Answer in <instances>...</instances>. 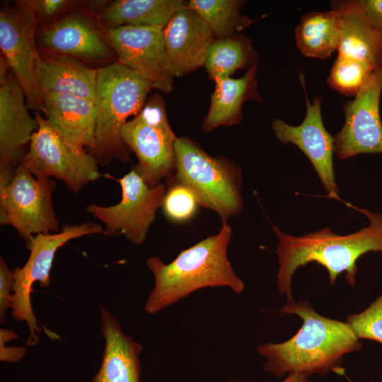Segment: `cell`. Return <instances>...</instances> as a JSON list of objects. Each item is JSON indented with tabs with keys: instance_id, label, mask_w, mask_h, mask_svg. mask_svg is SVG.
Segmentation results:
<instances>
[{
	"instance_id": "cell-6",
	"label": "cell",
	"mask_w": 382,
	"mask_h": 382,
	"mask_svg": "<svg viewBox=\"0 0 382 382\" xmlns=\"http://www.w3.org/2000/svg\"><path fill=\"white\" fill-rule=\"evenodd\" d=\"M122 138L137 158L132 168L148 186H156L173 175L178 137L170 127L165 100L159 92L153 93L139 113L125 124Z\"/></svg>"
},
{
	"instance_id": "cell-2",
	"label": "cell",
	"mask_w": 382,
	"mask_h": 382,
	"mask_svg": "<svg viewBox=\"0 0 382 382\" xmlns=\"http://www.w3.org/2000/svg\"><path fill=\"white\" fill-rule=\"evenodd\" d=\"M346 204L364 214L369 220V226L348 235L335 233L326 227L296 236L286 234L272 225L278 239L275 250L279 262L277 290L286 296L289 303L294 302L291 280L299 267L315 262L327 270L331 285L345 272L347 283L354 286L359 258L370 251L382 253V214Z\"/></svg>"
},
{
	"instance_id": "cell-32",
	"label": "cell",
	"mask_w": 382,
	"mask_h": 382,
	"mask_svg": "<svg viewBox=\"0 0 382 382\" xmlns=\"http://www.w3.org/2000/svg\"><path fill=\"white\" fill-rule=\"evenodd\" d=\"M346 3L361 13L382 35V0H347Z\"/></svg>"
},
{
	"instance_id": "cell-5",
	"label": "cell",
	"mask_w": 382,
	"mask_h": 382,
	"mask_svg": "<svg viewBox=\"0 0 382 382\" xmlns=\"http://www.w3.org/2000/svg\"><path fill=\"white\" fill-rule=\"evenodd\" d=\"M176 167L167 184L190 187L199 204L215 212L222 221L239 214L243 207L242 172L236 163L225 156H212L195 141L178 137L175 143Z\"/></svg>"
},
{
	"instance_id": "cell-21",
	"label": "cell",
	"mask_w": 382,
	"mask_h": 382,
	"mask_svg": "<svg viewBox=\"0 0 382 382\" xmlns=\"http://www.w3.org/2000/svg\"><path fill=\"white\" fill-rule=\"evenodd\" d=\"M38 86L45 93L67 94L94 102L98 70L65 55L40 53Z\"/></svg>"
},
{
	"instance_id": "cell-25",
	"label": "cell",
	"mask_w": 382,
	"mask_h": 382,
	"mask_svg": "<svg viewBox=\"0 0 382 382\" xmlns=\"http://www.w3.org/2000/svg\"><path fill=\"white\" fill-rule=\"evenodd\" d=\"M252 40L241 33L216 39L210 45L204 67L212 81L231 76L239 69L257 63Z\"/></svg>"
},
{
	"instance_id": "cell-7",
	"label": "cell",
	"mask_w": 382,
	"mask_h": 382,
	"mask_svg": "<svg viewBox=\"0 0 382 382\" xmlns=\"http://www.w3.org/2000/svg\"><path fill=\"white\" fill-rule=\"evenodd\" d=\"M102 233L100 224L88 221L64 225L58 233L36 234L26 241L30 255L23 267L13 270L14 284L11 308L14 320L28 324L30 333L27 345H37L42 331L32 308L30 295L33 283L38 282L45 289L50 286V270L56 252L60 247L72 239Z\"/></svg>"
},
{
	"instance_id": "cell-9",
	"label": "cell",
	"mask_w": 382,
	"mask_h": 382,
	"mask_svg": "<svg viewBox=\"0 0 382 382\" xmlns=\"http://www.w3.org/2000/svg\"><path fill=\"white\" fill-rule=\"evenodd\" d=\"M38 24L33 10L22 0L1 4L0 48L21 86L29 110L43 112L38 86L40 54L36 43Z\"/></svg>"
},
{
	"instance_id": "cell-33",
	"label": "cell",
	"mask_w": 382,
	"mask_h": 382,
	"mask_svg": "<svg viewBox=\"0 0 382 382\" xmlns=\"http://www.w3.org/2000/svg\"><path fill=\"white\" fill-rule=\"evenodd\" d=\"M27 352L24 346H11L7 347L3 341H0V361L16 363L21 360Z\"/></svg>"
},
{
	"instance_id": "cell-30",
	"label": "cell",
	"mask_w": 382,
	"mask_h": 382,
	"mask_svg": "<svg viewBox=\"0 0 382 382\" xmlns=\"http://www.w3.org/2000/svg\"><path fill=\"white\" fill-rule=\"evenodd\" d=\"M36 17L38 28L55 23L79 6L80 1L22 0Z\"/></svg>"
},
{
	"instance_id": "cell-17",
	"label": "cell",
	"mask_w": 382,
	"mask_h": 382,
	"mask_svg": "<svg viewBox=\"0 0 382 382\" xmlns=\"http://www.w3.org/2000/svg\"><path fill=\"white\" fill-rule=\"evenodd\" d=\"M37 128L25 93L11 71L0 83V161L19 165Z\"/></svg>"
},
{
	"instance_id": "cell-10",
	"label": "cell",
	"mask_w": 382,
	"mask_h": 382,
	"mask_svg": "<svg viewBox=\"0 0 382 382\" xmlns=\"http://www.w3.org/2000/svg\"><path fill=\"white\" fill-rule=\"evenodd\" d=\"M56 187L54 179L35 178L20 163L10 186L0 192V224L13 227L25 242L36 234L59 232L52 199Z\"/></svg>"
},
{
	"instance_id": "cell-22",
	"label": "cell",
	"mask_w": 382,
	"mask_h": 382,
	"mask_svg": "<svg viewBox=\"0 0 382 382\" xmlns=\"http://www.w3.org/2000/svg\"><path fill=\"white\" fill-rule=\"evenodd\" d=\"M187 4L183 0L108 1L98 14L97 21L103 30L124 25L163 29Z\"/></svg>"
},
{
	"instance_id": "cell-13",
	"label": "cell",
	"mask_w": 382,
	"mask_h": 382,
	"mask_svg": "<svg viewBox=\"0 0 382 382\" xmlns=\"http://www.w3.org/2000/svg\"><path fill=\"white\" fill-rule=\"evenodd\" d=\"M382 63L354 96L343 105L345 123L334 137L335 153L340 160L360 154H382Z\"/></svg>"
},
{
	"instance_id": "cell-20",
	"label": "cell",
	"mask_w": 382,
	"mask_h": 382,
	"mask_svg": "<svg viewBox=\"0 0 382 382\" xmlns=\"http://www.w3.org/2000/svg\"><path fill=\"white\" fill-rule=\"evenodd\" d=\"M257 66L258 62L248 68L241 78L224 77L214 81L209 109L202 125L204 133L221 126L240 124L243 118L242 107L245 101L263 102L257 90Z\"/></svg>"
},
{
	"instance_id": "cell-15",
	"label": "cell",
	"mask_w": 382,
	"mask_h": 382,
	"mask_svg": "<svg viewBox=\"0 0 382 382\" xmlns=\"http://www.w3.org/2000/svg\"><path fill=\"white\" fill-rule=\"evenodd\" d=\"M103 31L117 54V62L149 83L152 88L162 93L173 90L174 77L166 64L162 29L124 25Z\"/></svg>"
},
{
	"instance_id": "cell-18",
	"label": "cell",
	"mask_w": 382,
	"mask_h": 382,
	"mask_svg": "<svg viewBox=\"0 0 382 382\" xmlns=\"http://www.w3.org/2000/svg\"><path fill=\"white\" fill-rule=\"evenodd\" d=\"M99 309L105 345L100 366L91 382H140L141 345L123 331L117 319L100 302Z\"/></svg>"
},
{
	"instance_id": "cell-3",
	"label": "cell",
	"mask_w": 382,
	"mask_h": 382,
	"mask_svg": "<svg viewBox=\"0 0 382 382\" xmlns=\"http://www.w3.org/2000/svg\"><path fill=\"white\" fill-rule=\"evenodd\" d=\"M232 235L231 226L222 221L220 231L180 252L170 263L158 256L151 257L146 265L154 277V286L144 311L156 315L195 291L206 287L226 286L236 294L245 289L227 257Z\"/></svg>"
},
{
	"instance_id": "cell-4",
	"label": "cell",
	"mask_w": 382,
	"mask_h": 382,
	"mask_svg": "<svg viewBox=\"0 0 382 382\" xmlns=\"http://www.w3.org/2000/svg\"><path fill=\"white\" fill-rule=\"evenodd\" d=\"M151 89L149 83L117 62L98 69L93 146L87 151L99 166L113 159L129 161L122 131L127 119L141 110Z\"/></svg>"
},
{
	"instance_id": "cell-14",
	"label": "cell",
	"mask_w": 382,
	"mask_h": 382,
	"mask_svg": "<svg viewBox=\"0 0 382 382\" xmlns=\"http://www.w3.org/2000/svg\"><path fill=\"white\" fill-rule=\"evenodd\" d=\"M300 79L306 103L303 120L299 125L292 126L281 119H274L271 124L272 129L279 141L285 144H294L308 157L328 197L340 199L334 173V137L323 125L322 99L316 96L311 103L305 88L304 76L301 74Z\"/></svg>"
},
{
	"instance_id": "cell-27",
	"label": "cell",
	"mask_w": 382,
	"mask_h": 382,
	"mask_svg": "<svg viewBox=\"0 0 382 382\" xmlns=\"http://www.w3.org/2000/svg\"><path fill=\"white\" fill-rule=\"evenodd\" d=\"M375 69L366 62L337 54L328 83L341 94L355 96Z\"/></svg>"
},
{
	"instance_id": "cell-16",
	"label": "cell",
	"mask_w": 382,
	"mask_h": 382,
	"mask_svg": "<svg viewBox=\"0 0 382 382\" xmlns=\"http://www.w3.org/2000/svg\"><path fill=\"white\" fill-rule=\"evenodd\" d=\"M216 40L207 23L187 6L162 29V45L168 70L180 77L204 66L209 48Z\"/></svg>"
},
{
	"instance_id": "cell-26",
	"label": "cell",
	"mask_w": 382,
	"mask_h": 382,
	"mask_svg": "<svg viewBox=\"0 0 382 382\" xmlns=\"http://www.w3.org/2000/svg\"><path fill=\"white\" fill-rule=\"evenodd\" d=\"M241 0H190L187 7L207 23L216 39H224L239 33L253 21L241 14L245 4Z\"/></svg>"
},
{
	"instance_id": "cell-1",
	"label": "cell",
	"mask_w": 382,
	"mask_h": 382,
	"mask_svg": "<svg viewBox=\"0 0 382 382\" xmlns=\"http://www.w3.org/2000/svg\"><path fill=\"white\" fill-rule=\"evenodd\" d=\"M279 311L301 318L302 326L288 340L257 347L265 357L264 370L281 377L293 373L325 376L345 374L344 355L359 352L362 344L347 322L326 318L317 313L306 299L287 303Z\"/></svg>"
},
{
	"instance_id": "cell-19",
	"label": "cell",
	"mask_w": 382,
	"mask_h": 382,
	"mask_svg": "<svg viewBox=\"0 0 382 382\" xmlns=\"http://www.w3.org/2000/svg\"><path fill=\"white\" fill-rule=\"evenodd\" d=\"M48 123L71 144L87 150L93 146L96 109L92 100L67 94L41 96Z\"/></svg>"
},
{
	"instance_id": "cell-29",
	"label": "cell",
	"mask_w": 382,
	"mask_h": 382,
	"mask_svg": "<svg viewBox=\"0 0 382 382\" xmlns=\"http://www.w3.org/2000/svg\"><path fill=\"white\" fill-rule=\"evenodd\" d=\"M359 339L382 344V293L364 311L349 315L346 321Z\"/></svg>"
},
{
	"instance_id": "cell-23",
	"label": "cell",
	"mask_w": 382,
	"mask_h": 382,
	"mask_svg": "<svg viewBox=\"0 0 382 382\" xmlns=\"http://www.w3.org/2000/svg\"><path fill=\"white\" fill-rule=\"evenodd\" d=\"M340 15L342 35L338 54L366 62L374 68L382 63V35L345 1H333Z\"/></svg>"
},
{
	"instance_id": "cell-31",
	"label": "cell",
	"mask_w": 382,
	"mask_h": 382,
	"mask_svg": "<svg viewBox=\"0 0 382 382\" xmlns=\"http://www.w3.org/2000/svg\"><path fill=\"white\" fill-rule=\"evenodd\" d=\"M14 284L13 271L11 270L4 258L0 257V322L4 323L6 312L12 303Z\"/></svg>"
},
{
	"instance_id": "cell-11",
	"label": "cell",
	"mask_w": 382,
	"mask_h": 382,
	"mask_svg": "<svg viewBox=\"0 0 382 382\" xmlns=\"http://www.w3.org/2000/svg\"><path fill=\"white\" fill-rule=\"evenodd\" d=\"M106 177L120 183V202L108 207L90 204L86 207L87 212L105 225V236L123 235L135 245L143 243L156 212L161 207L166 185L159 183L148 186L133 168L121 178L108 175Z\"/></svg>"
},
{
	"instance_id": "cell-28",
	"label": "cell",
	"mask_w": 382,
	"mask_h": 382,
	"mask_svg": "<svg viewBox=\"0 0 382 382\" xmlns=\"http://www.w3.org/2000/svg\"><path fill=\"white\" fill-rule=\"evenodd\" d=\"M167 186L161 207L165 216L177 224L191 220L201 206L195 193L183 184L170 183Z\"/></svg>"
},
{
	"instance_id": "cell-8",
	"label": "cell",
	"mask_w": 382,
	"mask_h": 382,
	"mask_svg": "<svg viewBox=\"0 0 382 382\" xmlns=\"http://www.w3.org/2000/svg\"><path fill=\"white\" fill-rule=\"evenodd\" d=\"M35 118L38 128L21 163L33 176L60 180L75 193L100 178L99 165L87 150L66 141L40 112Z\"/></svg>"
},
{
	"instance_id": "cell-12",
	"label": "cell",
	"mask_w": 382,
	"mask_h": 382,
	"mask_svg": "<svg viewBox=\"0 0 382 382\" xmlns=\"http://www.w3.org/2000/svg\"><path fill=\"white\" fill-rule=\"evenodd\" d=\"M36 43L40 53L69 56L96 70L117 62L97 16L80 4L55 23L37 29Z\"/></svg>"
},
{
	"instance_id": "cell-34",
	"label": "cell",
	"mask_w": 382,
	"mask_h": 382,
	"mask_svg": "<svg viewBox=\"0 0 382 382\" xmlns=\"http://www.w3.org/2000/svg\"><path fill=\"white\" fill-rule=\"evenodd\" d=\"M228 382H257L255 381L229 380ZM280 382H309L308 376L299 373L287 374L286 378Z\"/></svg>"
},
{
	"instance_id": "cell-24",
	"label": "cell",
	"mask_w": 382,
	"mask_h": 382,
	"mask_svg": "<svg viewBox=\"0 0 382 382\" xmlns=\"http://www.w3.org/2000/svg\"><path fill=\"white\" fill-rule=\"evenodd\" d=\"M299 51L306 57L325 59L337 51L342 35L340 15L331 9L303 15L295 28Z\"/></svg>"
}]
</instances>
